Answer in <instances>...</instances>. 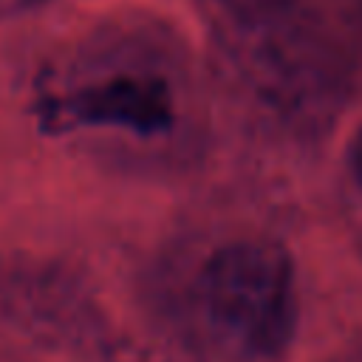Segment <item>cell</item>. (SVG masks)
Instances as JSON below:
<instances>
[{
  "instance_id": "1",
  "label": "cell",
  "mask_w": 362,
  "mask_h": 362,
  "mask_svg": "<svg viewBox=\"0 0 362 362\" xmlns=\"http://www.w3.org/2000/svg\"><path fill=\"white\" fill-rule=\"evenodd\" d=\"M209 45L277 130L325 136L354 96V59L328 0H198Z\"/></svg>"
},
{
  "instance_id": "2",
  "label": "cell",
  "mask_w": 362,
  "mask_h": 362,
  "mask_svg": "<svg viewBox=\"0 0 362 362\" xmlns=\"http://www.w3.org/2000/svg\"><path fill=\"white\" fill-rule=\"evenodd\" d=\"M59 130H82L147 156H181L198 136V82L184 40L161 20H133L88 40L45 96Z\"/></svg>"
},
{
  "instance_id": "3",
  "label": "cell",
  "mask_w": 362,
  "mask_h": 362,
  "mask_svg": "<svg viewBox=\"0 0 362 362\" xmlns=\"http://www.w3.org/2000/svg\"><path fill=\"white\" fill-rule=\"evenodd\" d=\"M189 303L204 334L229 356L280 362L300 325L297 263L274 238H226L198 260Z\"/></svg>"
},
{
  "instance_id": "4",
  "label": "cell",
  "mask_w": 362,
  "mask_h": 362,
  "mask_svg": "<svg viewBox=\"0 0 362 362\" xmlns=\"http://www.w3.org/2000/svg\"><path fill=\"white\" fill-rule=\"evenodd\" d=\"M345 173H348V215H362V122L351 133L345 147Z\"/></svg>"
},
{
  "instance_id": "5",
  "label": "cell",
  "mask_w": 362,
  "mask_h": 362,
  "mask_svg": "<svg viewBox=\"0 0 362 362\" xmlns=\"http://www.w3.org/2000/svg\"><path fill=\"white\" fill-rule=\"evenodd\" d=\"M113 362H184L181 356H175L173 351H161V348H141V345H133V348H122Z\"/></svg>"
},
{
  "instance_id": "6",
  "label": "cell",
  "mask_w": 362,
  "mask_h": 362,
  "mask_svg": "<svg viewBox=\"0 0 362 362\" xmlns=\"http://www.w3.org/2000/svg\"><path fill=\"white\" fill-rule=\"evenodd\" d=\"M331 8L337 11V17L342 14V20L348 23V28L354 31V37L362 48V0H334Z\"/></svg>"
},
{
  "instance_id": "7",
  "label": "cell",
  "mask_w": 362,
  "mask_h": 362,
  "mask_svg": "<svg viewBox=\"0 0 362 362\" xmlns=\"http://www.w3.org/2000/svg\"><path fill=\"white\" fill-rule=\"evenodd\" d=\"M334 362H362V345H356V348L345 351V354H342V356H337Z\"/></svg>"
},
{
  "instance_id": "8",
  "label": "cell",
  "mask_w": 362,
  "mask_h": 362,
  "mask_svg": "<svg viewBox=\"0 0 362 362\" xmlns=\"http://www.w3.org/2000/svg\"><path fill=\"white\" fill-rule=\"evenodd\" d=\"M28 3H37V0H0V8H6V6H28Z\"/></svg>"
},
{
  "instance_id": "9",
  "label": "cell",
  "mask_w": 362,
  "mask_h": 362,
  "mask_svg": "<svg viewBox=\"0 0 362 362\" xmlns=\"http://www.w3.org/2000/svg\"><path fill=\"white\" fill-rule=\"evenodd\" d=\"M328 3H334V0H328Z\"/></svg>"
}]
</instances>
